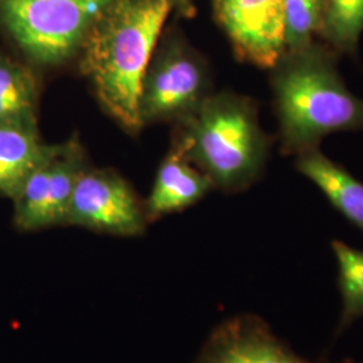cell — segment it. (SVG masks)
Masks as SVG:
<instances>
[{
  "instance_id": "obj_14",
  "label": "cell",
  "mask_w": 363,
  "mask_h": 363,
  "mask_svg": "<svg viewBox=\"0 0 363 363\" xmlns=\"http://www.w3.org/2000/svg\"><path fill=\"white\" fill-rule=\"evenodd\" d=\"M337 261V286L342 298V312L337 327L340 335L355 320L363 318V250L343 241H333Z\"/></svg>"
},
{
  "instance_id": "obj_16",
  "label": "cell",
  "mask_w": 363,
  "mask_h": 363,
  "mask_svg": "<svg viewBox=\"0 0 363 363\" xmlns=\"http://www.w3.org/2000/svg\"><path fill=\"white\" fill-rule=\"evenodd\" d=\"M322 26V0H284L286 52L308 46Z\"/></svg>"
},
{
  "instance_id": "obj_2",
  "label": "cell",
  "mask_w": 363,
  "mask_h": 363,
  "mask_svg": "<svg viewBox=\"0 0 363 363\" xmlns=\"http://www.w3.org/2000/svg\"><path fill=\"white\" fill-rule=\"evenodd\" d=\"M283 151L300 155L339 130H363V100L345 85L337 52L312 42L286 52L272 67Z\"/></svg>"
},
{
  "instance_id": "obj_15",
  "label": "cell",
  "mask_w": 363,
  "mask_h": 363,
  "mask_svg": "<svg viewBox=\"0 0 363 363\" xmlns=\"http://www.w3.org/2000/svg\"><path fill=\"white\" fill-rule=\"evenodd\" d=\"M363 31V0H322L319 35L334 52L355 54Z\"/></svg>"
},
{
  "instance_id": "obj_3",
  "label": "cell",
  "mask_w": 363,
  "mask_h": 363,
  "mask_svg": "<svg viewBox=\"0 0 363 363\" xmlns=\"http://www.w3.org/2000/svg\"><path fill=\"white\" fill-rule=\"evenodd\" d=\"M178 145L214 186L230 191L257 178L269 147L255 105L232 94L206 97L187 115Z\"/></svg>"
},
{
  "instance_id": "obj_8",
  "label": "cell",
  "mask_w": 363,
  "mask_h": 363,
  "mask_svg": "<svg viewBox=\"0 0 363 363\" xmlns=\"http://www.w3.org/2000/svg\"><path fill=\"white\" fill-rule=\"evenodd\" d=\"M237 57L272 69L286 54L284 0H213Z\"/></svg>"
},
{
  "instance_id": "obj_10",
  "label": "cell",
  "mask_w": 363,
  "mask_h": 363,
  "mask_svg": "<svg viewBox=\"0 0 363 363\" xmlns=\"http://www.w3.org/2000/svg\"><path fill=\"white\" fill-rule=\"evenodd\" d=\"M213 186L208 175L190 164L178 145L157 171L154 187L144 206L147 220H156L194 205Z\"/></svg>"
},
{
  "instance_id": "obj_12",
  "label": "cell",
  "mask_w": 363,
  "mask_h": 363,
  "mask_svg": "<svg viewBox=\"0 0 363 363\" xmlns=\"http://www.w3.org/2000/svg\"><path fill=\"white\" fill-rule=\"evenodd\" d=\"M58 150L40 142L37 130L0 127V196L11 199L27 175Z\"/></svg>"
},
{
  "instance_id": "obj_6",
  "label": "cell",
  "mask_w": 363,
  "mask_h": 363,
  "mask_svg": "<svg viewBox=\"0 0 363 363\" xmlns=\"http://www.w3.org/2000/svg\"><path fill=\"white\" fill-rule=\"evenodd\" d=\"M147 220L145 210L127 182L111 171H81L70 199L67 225L135 237L143 233Z\"/></svg>"
},
{
  "instance_id": "obj_7",
  "label": "cell",
  "mask_w": 363,
  "mask_h": 363,
  "mask_svg": "<svg viewBox=\"0 0 363 363\" xmlns=\"http://www.w3.org/2000/svg\"><path fill=\"white\" fill-rule=\"evenodd\" d=\"M208 73L193 52L172 48L151 60L144 74L139 113L145 121L190 115L208 97Z\"/></svg>"
},
{
  "instance_id": "obj_11",
  "label": "cell",
  "mask_w": 363,
  "mask_h": 363,
  "mask_svg": "<svg viewBox=\"0 0 363 363\" xmlns=\"http://www.w3.org/2000/svg\"><path fill=\"white\" fill-rule=\"evenodd\" d=\"M296 167L313 182L330 203L363 232V183L318 148L298 155Z\"/></svg>"
},
{
  "instance_id": "obj_4",
  "label": "cell",
  "mask_w": 363,
  "mask_h": 363,
  "mask_svg": "<svg viewBox=\"0 0 363 363\" xmlns=\"http://www.w3.org/2000/svg\"><path fill=\"white\" fill-rule=\"evenodd\" d=\"M116 0H0V25L28 58L58 65Z\"/></svg>"
},
{
  "instance_id": "obj_9",
  "label": "cell",
  "mask_w": 363,
  "mask_h": 363,
  "mask_svg": "<svg viewBox=\"0 0 363 363\" xmlns=\"http://www.w3.org/2000/svg\"><path fill=\"white\" fill-rule=\"evenodd\" d=\"M196 363H331L301 358L256 315L220 323L208 337ZM355 363L352 359L343 362Z\"/></svg>"
},
{
  "instance_id": "obj_5",
  "label": "cell",
  "mask_w": 363,
  "mask_h": 363,
  "mask_svg": "<svg viewBox=\"0 0 363 363\" xmlns=\"http://www.w3.org/2000/svg\"><path fill=\"white\" fill-rule=\"evenodd\" d=\"M82 169L79 145L61 144L49 160L27 175L11 198L13 225L22 232H35L66 223L72 194Z\"/></svg>"
},
{
  "instance_id": "obj_1",
  "label": "cell",
  "mask_w": 363,
  "mask_h": 363,
  "mask_svg": "<svg viewBox=\"0 0 363 363\" xmlns=\"http://www.w3.org/2000/svg\"><path fill=\"white\" fill-rule=\"evenodd\" d=\"M172 0H116L82 43V69L105 111L128 130L142 125L144 74Z\"/></svg>"
},
{
  "instance_id": "obj_13",
  "label": "cell",
  "mask_w": 363,
  "mask_h": 363,
  "mask_svg": "<svg viewBox=\"0 0 363 363\" xmlns=\"http://www.w3.org/2000/svg\"><path fill=\"white\" fill-rule=\"evenodd\" d=\"M38 88L30 70L0 54V127L37 130Z\"/></svg>"
}]
</instances>
